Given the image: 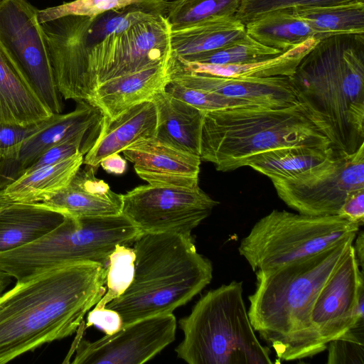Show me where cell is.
<instances>
[{
	"label": "cell",
	"mask_w": 364,
	"mask_h": 364,
	"mask_svg": "<svg viewBox=\"0 0 364 364\" xmlns=\"http://www.w3.org/2000/svg\"><path fill=\"white\" fill-rule=\"evenodd\" d=\"M107 267L56 266L21 280L0 295V364L73 335L106 291Z\"/></svg>",
	"instance_id": "obj_1"
},
{
	"label": "cell",
	"mask_w": 364,
	"mask_h": 364,
	"mask_svg": "<svg viewBox=\"0 0 364 364\" xmlns=\"http://www.w3.org/2000/svg\"><path fill=\"white\" fill-rule=\"evenodd\" d=\"M355 237L288 264L255 272L256 288L248 296V316L255 331L279 360L311 358L326 349L311 324V310L320 289Z\"/></svg>",
	"instance_id": "obj_2"
},
{
	"label": "cell",
	"mask_w": 364,
	"mask_h": 364,
	"mask_svg": "<svg viewBox=\"0 0 364 364\" xmlns=\"http://www.w3.org/2000/svg\"><path fill=\"white\" fill-rule=\"evenodd\" d=\"M309 120L335 150L364 144V34L323 38L289 77Z\"/></svg>",
	"instance_id": "obj_3"
},
{
	"label": "cell",
	"mask_w": 364,
	"mask_h": 364,
	"mask_svg": "<svg viewBox=\"0 0 364 364\" xmlns=\"http://www.w3.org/2000/svg\"><path fill=\"white\" fill-rule=\"evenodd\" d=\"M133 281L105 307L117 311L122 327L171 314L199 294L213 279L211 262L197 252L191 235L141 234L134 241Z\"/></svg>",
	"instance_id": "obj_4"
},
{
	"label": "cell",
	"mask_w": 364,
	"mask_h": 364,
	"mask_svg": "<svg viewBox=\"0 0 364 364\" xmlns=\"http://www.w3.org/2000/svg\"><path fill=\"white\" fill-rule=\"evenodd\" d=\"M299 145L331 146L299 104L220 109L205 114L200 158L226 172L262 152Z\"/></svg>",
	"instance_id": "obj_5"
},
{
	"label": "cell",
	"mask_w": 364,
	"mask_h": 364,
	"mask_svg": "<svg viewBox=\"0 0 364 364\" xmlns=\"http://www.w3.org/2000/svg\"><path fill=\"white\" fill-rule=\"evenodd\" d=\"M242 282L208 291L178 321L183 333L175 351L189 364H272L250 323Z\"/></svg>",
	"instance_id": "obj_6"
},
{
	"label": "cell",
	"mask_w": 364,
	"mask_h": 364,
	"mask_svg": "<svg viewBox=\"0 0 364 364\" xmlns=\"http://www.w3.org/2000/svg\"><path fill=\"white\" fill-rule=\"evenodd\" d=\"M141 235L122 213L117 215L71 218L39 239L0 252V271L17 280L48 269L75 262L107 266L117 245L134 242Z\"/></svg>",
	"instance_id": "obj_7"
},
{
	"label": "cell",
	"mask_w": 364,
	"mask_h": 364,
	"mask_svg": "<svg viewBox=\"0 0 364 364\" xmlns=\"http://www.w3.org/2000/svg\"><path fill=\"white\" fill-rule=\"evenodd\" d=\"M359 228L338 215L314 216L273 210L253 225L238 251L255 272L320 252L357 235Z\"/></svg>",
	"instance_id": "obj_8"
},
{
	"label": "cell",
	"mask_w": 364,
	"mask_h": 364,
	"mask_svg": "<svg viewBox=\"0 0 364 364\" xmlns=\"http://www.w3.org/2000/svg\"><path fill=\"white\" fill-rule=\"evenodd\" d=\"M271 181L279 198L298 213L338 215L348 193L364 188V144L353 153L334 149L331 158L303 173Z\"/></svg>",
	"instance_id": "obj_9"
},
{
	"label": "cell",
	"mask_w": 364,
	"mask_h": 364,
	"mask_svg": "<svg viewBox=\"0 0 364 364\" xmlns=\"http://www.w3.org/2000/svg\"><path fill=\"white\" fill-rule=\"evenodd\" d=\"M0 41L14 59L30 86L52 114L62 113L38 9L28 0H0Z\"/></svg>",
	"instance_id": "obj_10"
},
{
	"label": "cell",
	"mask_w": 364,
	"mask_h": 364,
	"mask_svg": "<svg viewBox=\"0 0 364 364\" xmlns=\"http://www.w3.org/2000/svg\"><path fill=\"white\" fill-rule=\"evenodd\" d=\"M171 25L166 16H157L124 31L111 33L89 49V73L95 92L112 78L161 64L173 51Z\"/></svg>",
	"instance_id": "obj_11"
},
{
	"label": "cell",
	"mask_w": 364,
	"mask_h": 364,
	"mask_svg": "<svg viewBox=\"0 0 364 364\" xmlns=\"http://www.w3.org/2000/svg\"><path fill=\"white\" fill-rule=\"evenodd\" d=\"M122 212L141 234L191 235L218 202L194 188L139 186L122 195Z\"/></svg>",
	"instance_id": "obj_12"
},
{
	"label": "cell",
	"mask_w": 364,
	"mask_h": 364,
	"mask_svg": "<svg viewBox=\"0 0 364 364\" xmlns=\"http://www.w3.org/2000/svg\"><path fill=\"white\" fill-rule=\"evenodd\" d=\"M95 17L66 16L41 23L55 83L63 98L89 102V38Z\"/></svg>",
	"instance_id": "obj_13"
},
{
	"label": "cell",
	"mask_w": 364,
	"mask_h": 364,
	"mask_svg": "<svg viewBox=\"0 0 364 364\" xmlns=\"http://www.w3.org/2000/svg\"><path fill=\"white\" fill-rule=\"evenodd\" d=\"M176 331L173 313L147 317L95 341L80 339L72 363H144L175 340Z\"/></svg>",
	"instance_id": "obj_14"
},
{
	"label": "cell",
	"mask_w": 364,
	"mask_h": 364,
	"mask_svg": "<svg viewBox=\"0 0 364 364\" xmlns=\"http://www.w3.org/2000/svg\"><path fill=\"white\" fill-rule=\"evenodd\" d=\"M311 324L327 346L356 324L364 322V277L353 244L317 294Z\"/></svg>",
	"instance_id": "obj_15"
},
{
	"label": "cell",
	"mask_w": 364,
	"mask_h": 364,
	"mask_svg": "<svg viewBox=\"0 0 364 364\" xmlns=\"http://www.w3.org/2000/svg\"><path fill=\"white\" fill-rule=\"evenodd\" d=\"M75 109L53 114L50 122L21 144L8 159H0V189H4L21 176L52 146L81 132L102 124L103 114L87 101L77 102Z\"/></svg>",
	"instance_id": "obj_16"
},
{
	"label": "cell",
	"mask_w": 364,
	"mask_h": 364,
	"mask_svg": "<svg viewBox=\"0 0 364 364\" xmlns=\"http://www.w3.org/2000/svg\"><path fill=\"white\" fill-rule=\"evenodd\" d=\"M126 160L149 185L194 188L198 186L199 156L178 149L155 137L137 141L125 149Z\"/></svg>",
	"instance_id": "obj_17"
},
{
	"label": "cell",
	"mask_w": 364,
	"mask_h": 364,
	"mask_svg": "<svg viewBox=\"0 0 364 364\" xmlns=\"http://www.w3.org/2000/svg\"><path fill=\"white\" fill-rule=\"evenodd\" d=\"M171 65V80L183 85L246 101L255 106L297 105L289 77L233 78L186 72Z\"/></svg>",
	"instance_id": "obj_18"
},
{
	"label": "cell",
	"mask_w": 364,
	"mask_h": 364,
	"mask_svg": "<svg viewBox=\"0 0 364 364\" xmlns=\"http://www.w3.org/2000/svg\"><path fill=\"white\" fill-rule=\"evenodd\" d=\"M173 55L159 65L100 84L88 102L111 120L131 107L151 100L154 95L165 90L171 81Z\"/></svg>",
	"instance_id": "obj_19"
},
{
	"label": "cell",
	"mask_w": 364,
	"mask_h": 364,
	"mask_svg": "<svg viewBox=\"0 0 364 364\" xmlns=\"http://www.w3.org/2000/svg\"><path fill=\"white\" fill-rule=\"evenodd\" d=\"M95 168L87 165L80 167L65 188L38 203L75 218L122 214V194L114 192L105 181L97 178Z\"/></svg>",
	"instance_id": "obj_20"
},
{
	"label": "cell",
	"mask_w": 364,
	"mask_h": 364,
	"mask_svg": "<svg viewBox=\"0 0 364 364\" xmlns=\"http://www.w3.org/2000/svg\"><path fill=\"white\" fill-rule=\"evenodd\" d=\"M157 112L151 100L138 104L109 120L104 117L99 135L83 164L97 168L105 157L122 152L134 143L155 136Z\"/></svg>",
	"instance_id": "obj_21"
},
{
	"label": "cell",
	"mask_w": 364,
	"mask_h": 364,
	"mask_svg": "<svg viewBox=\"0 0 364 364\" xmlns=\"http://www.w3.org/2000/svg\"><path fill=\"white\" fill-rule=\"evenodd\" d=\"M53 114L0 41V124L25 126Z\"/></svg>",
	"instance_id": "obj_22"
},
{
	"label": "cell",
	"mask_w": 364,
	"mask_h": 364,
	"mask_svg": "<svg viewBox=\"0 0 364 364\" xmlns=\"http://www.w3.org/2000/svg\"><path fill=\"white\" fill-rule=\"evenodd\" d=\"M157 112L155 138L178 149L200 156V142L205 112L165 90L151 100Z\"/></svg>",
	"instance_id": "obj_23"
},
{
	"label": "cell",
	"mask_w": 364,
	"mask_h": 364,
	"mask_svg": "<svg viewBox=\"0 0 364 364\" xmlns=\"http://www.w3.org/2000/svg\"><path fill=\"white\" fill-rule=\"evenodd\" d=\"M246 35L245 26L235 16L209 18L171 28V45L176 58L188 60L226 46Z\"/></svg>",
	"instance_id": "obj_24"
},
{
	"label": "cell",
	"mask_w": 364,
	"mask_h": 364,
	"mask_svg": "<svg viewBox=\"0 0 364 364\" xmlns=\"http://www.w3.org/2000/svg\"><path fill=\"white\" fill-rule=\"evenodd\" d=\"M63 219L62 214L38 203H12L0 211V252L39 239Z\"/></svg>",
	"instance_id": "obj_25"
},
{
	"label": "cell",
	"mask_w": 364,
	"mask_h": 364,
	"mask_svg": "<svg viewBox=\"0 0 364 364\" xmlns=\"http://www.w3.org/2000/svg\"><path fill=\"white\" fill-rule=\"evenodd\" d=\"M319 40L313 37L282 54L262 61L240 65H210L189 62L174 56L173 65L186 72L214 76L251 78L291 76L303 58Z\"/></svg>",
	"instance_id": "obj_26"
},
{
	"label": "cell",
	"mask_w": 364,
	"mask_h": 364,
	"mask_svg": "<svg viewBox=\"0 0 364 364\" xmlns=\"http://www.w3.org/2000/svg\"><path fill=\"white\" fill-rule=\"evenodd\" d=\"M83 160L84 154L77 152L57 163L26 173L4 188L5 193L14 203H41L70 183Z\"/></svg>",
	"instance_id": "obj_27"
},
{
	"label": "cell",
	"mask_w": 364,
	"mask_h": 364,
	"mask_svg": "<svg viewBox=\"0 0 364 364\" xmlns=\"http://www.w3.org/2000/svg\"><path fill=\"white\" fill-rule=\"evenodd\" d=\"M330 145H299L264 151L252 157L247 166L267 176L282 179L303 173L331 158Z\"/></svg>",
	"instance_id": "obj_28"
},
{
	"label": "cell",
	"mask_w": 364,
	"mask_h": 364,
	"mask_svg": "<svg viewBox=\"0 0 364 364\" xmlns=\"http://www.w3.org/2000/svg\"><path fill=\"white\" fill-rule=\"evenodd\" d=\"M245 26L246 33L255 41L282 52L314 37L308 24L288 11L267 13Z\"/></svg>",
	"instance_id": "obj_29"
},
{
	"label": "cell",
	"mask_w": 364,
	"mask_h": 364,
	"mask_svg": "<svg viewBox=\"0 0 364 364\" xmlns=\"http://www.w3.org/2000/svg\"><path fill=\"white\" fill-rule=\"evenodd\" d=\"M292 14L311 28L321 40L343 34H364V1L296 9Z\"/></svg>",
	"instance_id": "obj_30"
},
{
	"label": "cell",
	"mask_w": 364,
	"mask_h": 364,
	"mask_svg": "<svg viewBox=\"0 0 364 364\" xmlns=\"http://www.w3.org/2000/svg\"><path fill=\"white\" fill-rule=\"evenodd\" d=\"M169 4L170 1L167 0H151L100 14L92 26L90 44H95L109 34L124 31L138 23L157 16H166Z\"/></svg>",
	"instance_id": "obj_31"
},
{
	"label": "cell",
	"mask_w": 364,
	"mask_h": 364,
	"mask_svg": "<svg viewBox=\"0 0 364 364\" xmlns=\"http://www.w3.org/2000/svg\"><path fill=\"white\" fill-rule=\"evenodd\" d=\"M241 0H172L166 15L171 28L215 18L232 17Z\"/></svg>",
	"instance_id": "obj_32"
},
{
	"label": "cell",
	"mask_w": 364,
	"mask_h": 364,
	"mask_svg": "<svg viewBox=\"0 0 364 364\" xmlns=\"http://www.w3.org/2000/svg\"><path fill=\"white\" fill-rule=\"evenodd\" d=\"M283 53L260 44L247 34L226 46L183 60L210 65H240L265 60Z\"/></svg>",
	"instance_id": "obj_33"
},
{
	"label": "cell",
	"mask_w": 364,
	"mask_h": 364,
	"mask_svg": "<svg viewBox=\"0 0 364 364\" xmlns=\"http://www.w3.org/2000/svg\"><path fill=\"white\" fill-rule=\"evenodd\" d=\"M136 254L134 248L117 245L111 253L107 267V289L95 308L105 307L123 294L132 284L135 272Z\"/></svg>",
	"instance_id": "obj_34"
},
{
	"label": "cell",
	"mask_w": 364,
	"mask_h": 364,
	"mask_svg": "<svg viewBox=\"0 0 364 364\" xmlns=\"http://www.w3.org/2000/svg\"><path fill=\"white\" fill-rule=\"evenodd\" d=\"M149 1L151 0H74L38 10V18L40 23H43L66 16L95 17L108 11Z\"/></svg>",
	"instance_id": "obj_35"
},
{
	"label": "cell",
	"mask_w": 364,
	"mask_h": 364,
	"mask_svg": "<svg viewBox=\"0 0 364 364\" xmlns=\"http://www.w3.org/2000/svg\"><path fill=\"white\" fill-rule=\"evenodd\" d=\"M359 1L364 0H241L235 16L245 25L272 11H291Z\"/></svg>",
	"instance_id": "obj_36"
},
{
	"label": "cell",
	"mask_w": 364,
	"mask_h": 364,
	"mask_svg": "<svg viewBox=\"0 0 364 364\" xmlns=\"http://www.w3.org/2000/svg\"><path fill=\"white\" fill-rule=\"evenodd\" d=\"M165 91L173 97L205 112L255 106L246 101L232 99L215 92L188 87L172 80L166 85Z\"/></svg>",
	"instance_id": "obj_37"
},
{
	"label": "cell",
	"mask_w": 364,
	"mask_h": 364,
	"mask_svg": "<svg viewBox=\"0 0 364 364\" xmlns=\"http://www.w3.org/2000/svg\"><path fill=\"white\" fill-rule=\"evenodd\" d=\"M328 364H364V322L327 343Z\"/></svg>",
	"instance_id": "obj_38"
},
{
	"label": "cell",
	"mask_w": 364,
	"mask_h": 364,
	"mask_svg": "<svg viewBox=\"0 0 364 364\" xmlns=\"http://www.w3.org/2000/svg\"><path fill=\"white\" fill-rule=\"evenodd\" d=\"M52 116L25 126L0 124V159L12 156L22 143L49 124Z\"/></svg>",
	"instance_id": "obj_39"
},
{
	"label": "cell",
	"mask_w": 364,
	"mask_h": 364,
	"mask_svg": "<svg viewBox=\"0 0 364 364\" xmlns=\"http://www.w3.org/2000/svg\"><path fill=\"white\" fill-rule=\"evenodd\" d=\"M95 326L102 330L105 335H112L122 328V319L119 314L107 307L94 308L89 311L86 328Z\"/></svg>",
	"instance_id": "obj_40"
},
{
	"label": "cell",
	"mask_w": 364,
	"mask_h": 364,
	"mask_svg": "<svg viewBox=\"0 0 364 364\" xmlns=\"http://www.w3.org/2000/svg\"><path fill=\"white\" fill-rule=\"evenodd\" d=\"M338 215L358 225L364 224V188L351 191L346 196Z\"/></svg>",
	"instance_id": "obj_41"
},
{
	"label": "cell",
	"mask_w": 364,
	"mask_h": 364,
	"mask_svg": "<svg viewBox=\"0 0 364 364\" xmlns=\"http://www.w3.org/2000/svg\"><path fill=\"white\" fill-rule=\"evenodd\" d=\"M100 165L107 172L122 174L127 168V161L119 154H111L103 159Z\"/></svg>",
	"instance_id": "obj_42"
},
{
	"label": "cell",
	"mask_w": 364,
	"mask_h": 364,
	"mask_svg": "<svg viewBox=\"0 0 364 364\" xmlns=\"http://www.w3.org/2000/svg\"><path fill=\"white\" fill-rule=\"evenodd\" d=\"M358 237L355 240V245H353V248L355 251V257L358 262V264L363 271L364 266V237L363 232L358 231Z\"/></svg>",
	"instance_id": "obj_43"
},
{
	"label": "cell",
	"mask_w": 364,
	"mask_h": 364,
	"mask_svg": "<svg viewBox=\"0 0 364 364\" xmlns=\"http://www.w3.org/2000/svg\"><path fill=\"white\" fill-rule=\"evenodd\" d=\"M11 283V277L6 274L0 271V295L4 292V290Z\"/></svg>",
	"instance_id": "obj_44"
},
{
	"label": "cell",
	"mask_w": 364,
	"mask_h": 364,
	"mask_svg": "<svg viewBox=\"0 0 364 364\" xmlns=\"http://www.w3.org/2000/svg\"><path fill=\"white\" fill-rule=\"evenodd\" d=\"M12 202L6 196L4 189H0V211L11 204Z\"/></svg>",
	"instance_id": "obj_45"
}]
</instances>
